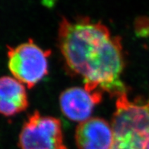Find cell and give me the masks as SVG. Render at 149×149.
I'll return each instance as SVG.
<instances>
[{
  "mask_svg": "<svg viewBox=\"0 0 149 149\" xmlns=\"http://www.w3.org/2000/svg\"><path fill=\"white\" fill-rule=\"evenodd\" d=\"M58 42L66 68L83 79L85 89L116 98L127 93L121 79L125 66L121 39L106 25L86 17L74 21L63 17Z\"/></svg>",
  "mask_w": 149,
  "mask_h": 149,
  "instance_id": "cell-1",
  "label": "cell"
},
{
  "mask_svg": "<svg viewBox=\"0 0 149 149\" xmlns=\"http://www.w3.org/2000/svg\"><path fill=\"white\" fill-rule=\"evenodd\" d=\"M18 146L21 149H68L60 120L38 111H34L23 126Z\"/></svg>",
  "mask_w": 149,
  "mask_h": 149,
  "instance_id": "cell-4",
  "label": "cell"
},
{
  "mask_svg": "<svg viewBox=\"0 0 149 149\" xmlns=\"http://www.w3.org/2000/svg\"><path fill=\"white\" fill-rule=\"evenodd\" d=\"M110 149H145L149 139V99L131 101L127 93L117 98L111 123Z\"/></svg>",
  "mask_w": 149,
  "mask_h": 149,
  "instance_id": "cell-2",
  "label": "cell"
},
{
  "mask_svg": "<svg viewBox=\"0 0 149 149\" xmlns=\"http://www.w3.org/2000/svg\"><path fill=\"white\" fill-rule=\"evenodd\" d=\"M113 139L111 124L100 117H91L76 128V143L78 149H110Z\"/></svg>",
  "mask_w": 149,
  "mask_h": 149,
  "instance_id": "cell-6",
  "label": "cell"
},
{
  "mask_svg": "<svg viewBox=\"0 0 149 149\" xmlns=\"http://www.w3.org/2000/svg\"><path fill=\"white\" fill-rule=\"evenodd\" d=\"M28 107L25 86L11 77H0V113L11 117L24 111Z\"/></svg>",
  "mask_w": 149,
  "mask_h": 149,
  "instance_id": "cell-7",
  "label": "cell"
},
{
  "mask_svg": "<svg viewBox=\"0 0 149 149\" xmlns=\"http://www.w3.org/2000/svg\"><path fill=\"white\" fill-rule=\"evenodd\" d=\"M145 149H149V139L148 140L147 144H146V146H145Z\"/></svg>",
  "mask_w": 149,
  "mask_h": 149,
  "instance_id": "cell-8",
  "label": "cell"
},
{
  "mask_svg": "<svg viewBox=\"0 0 149 149\" xmlns=\"http://www.w3.org/2000/svg\"><path fill=\"white\" fill-rule=\"evenodd\" d=\"M102 95V93L89 92L84 87H71L61 93L60 109L67 118L81 123L91 118L95 107L101 102Z\"/></svg>",
  "mask_w": 149,
  "mask_h": 149,
  "instance_id": "cell-5",
  "label": "cell"
},
{
  "mask_svg": "<svg viewBox=\"0 0 149 149\" xmlns=\"http://www.w3.org/2000/svg\"><path fill=\"white\" fill-rule=\"evenodd\" d=\"M50 51L44 50L32 40L16 47H8V66L14 78L31 89L49 73Z\"/></svg>",
  "mask_w": 149,
  "mask_h": 149,
  "instance_id": "cell-3",
  "label": "cell"
}]
</instances>
